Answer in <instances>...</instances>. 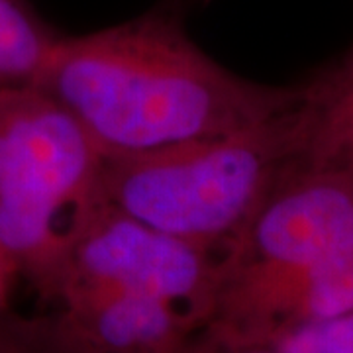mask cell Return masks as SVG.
<instances>
[{"instance_id":"obj_4","label":"cell","mask_w":353,"mask_h":353,"mask_svg":"<svg viewBox=\"0 0 353 353\" xmlns=\"http://www.w3.org/2000/svg\"><path fill=\"white\" fill-rule=\"evenodd\" d=\"M226 267V253L171 236L106 204L77 240L57 301L77 290L124 292L169 304L204 328Z\"/></svg>"},{"instance_id":"obj_2","label":"cell","mask_w":353,"mask_h":353,"mask_svg":"<svg viewBox=\"0 0 353 353\" xmlns=\"http://www.w3.org/2000/svg\"><path fill=\"white\" fill-rule=\"evenodd\" d=\"M304 94L259 124L163 152L102 163L104 201L171 236L230 253L281 176L304 159Z\"/></svg>"},{"instance_id":"obj_6","label":"cell","mask_w":353,"mask_h":353,"mask_svg":"<svg viewBox=\"0 0 353 353\" xmlns=\"http://www.w3.org/2000/svg\"><path fill=\"white\" fill-rule=\"evenodd\" d=\"M353 312V252L303 265H232L208 334L234 345H267L285 330Z\"/></svg>"},{"instance_id":"obj_13","label":"cell","mask_w":353,"mask_h":353,"mask_svg":"<svg viewBox=\"0 0 353 353\" xmlns=\"http://www.w3.org/2000/svg\"><path fill=\"white\" fill-rule=\"evenodd\" d=\"M18 281H20V277H18L16 267L8 259V255L0 250V312L10 308V301H12L14 289H16Z\"/></svg>"},{"instance_id":"obj_11","label":"cell","mask_w":353,"mask_h":353,"mask_svg":"<svg viewBox=\"0 0 353 353\" xmlns=\"http://www.w3.org/2000/svg\"><path fill=\"white\" fill-rule=\"evenodd\" d=\"M267 345L279 353H353V312L285 330Z\"/></svg>"},{"instance_id":"obj_10","label":"cell","mask_w":353,"mask_h":353,"mask_svg":"<svg viewBox=\"0 0 353 353\" xmlns=\"http://www.w3.org/2000/svg\"><path fill=\"white\" fill-rule=\"evenodd\" d=\"M0 353H83L67 338L55 316L0 312Z\"/></svg>"},{"instance_id":"obj_7","label":"cell","mask_w":353,"mask_h":353,"mask_svg":"<svg viewBox=\"0 0 353 353\" xmlns=\"http://www.w3.org/2000/svg\"><path fill=\"white\" fill-rule=\"evenodd\" d=\"M55 320L83 353H179L196 332L169 304L110 290H77L57 301Z\"/></svg>"},{"instance_id":"obj_5","label":"cell","mask_w":353,"mask_h":353,"mask_svg":"<svg viewBox=\"0 0 353 353\" xmlns=\"http://www.w3.org/2000/svg\"><path fill=\"white\" fill-rule=\"evenodd\" d=\"M353 252V165L299 161L269 190L228 257L303 265Z\"/></svg>"},{"instance_id":"obj_12","label":"cell","mask_w":353,"mask_h":353,"mask_svg":"<svg viewBox=\"0 0 353 353\" xmlns=\"http://www.w3.org/2000/svg\"><path fill=\"white\" fill-rule=\"evenodd\" d=\"M179 353H279L271 345H234L218 340L206 330L194 334V338Z\"/></svg>"},{"instance_id":"obj_1","label":"cell","mask_w":353,"mask_h":353,"mask_svg":"<svg viewBox=\"0 0 353 353\" xmlns=\"http://www.w3.org/2000/svg\"><path fill=\"white\" fill-rule=\"evenodd\" d=\"M32 85L71 114L106 159L238 132L304 94V85L234 75L161 8L85 36H59Z\"/></svg>"},{"instance_id":"obj_3","label":"cell","mask_w":353,"mask_h":353,"mask_svg":"<svg viewBox=\"0 0 353 353\" xmlns=\"http://www.w3.org/2000/svg\"><path fill=\"white\" fill-rule=\"evenodd\" d=\"M102 163L39 88H0V250L43 301H57L77 240L106 206Z\"/></svg>"},{"instance_id":"obj_9","label":"cell","mask_w":353,"mask_h":353,"mask_svg":"<svg viewBox=\"0 0 353 353\" xmlns=\"http://www.w3.org/2000/svg\"><path fill=\"white\" fill-rule=\"evenodd\" d=\"M59 36L30 0H0V88L32 85Z\"/></svg>"},{"instance_id":"obj_8","label":"cell","mask_w":353,"mask_h":353,"mask_svg":"<svg viewBox=\"0 0 353 353\" xmlns=\"http://www.w3.org/2000/svg\"><path fill=\"white\" fill-rule=\"evenodd\" d=\"M306 101L310 136L304 161L353 165V51L306 83Z\"/></svg>"}]
</instances>
